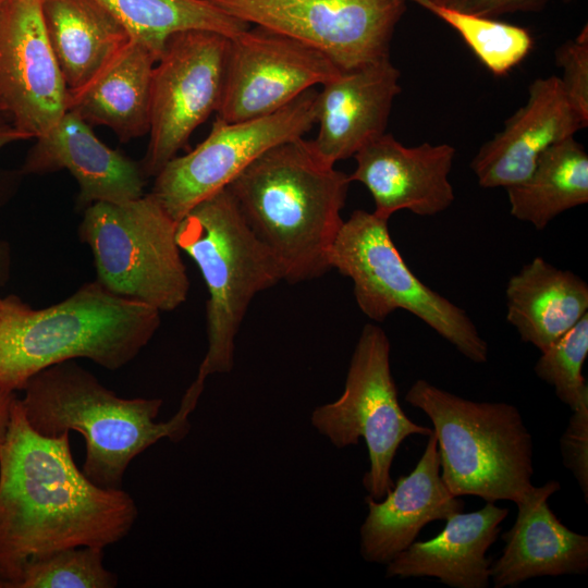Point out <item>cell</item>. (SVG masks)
<instances>
[{"mask_svg": "<svg viewBox=\"0 0 588 588\" xmlns=\"http://www.w3.org/2000/svg\"><path fill=\"white\" fill-rule=\"evenodd\" d=\"M68 111V89L51 49L41 0L0 2V113L28 138Z\"/></svg>", "mask_w": 588, "mask_h": 588, "instance_id": "14", "label": "cell"}, {"mask_svg": "<svg viewBox=\"0 0 588 588\" xmlns=\"http://www.w3.org/2000/svg\"><path fill=\"white\" fill-rule=\"evenodd\" d=\"M317 94L309 89L277 112L256 119L226 122L216 117L209 135L196 148L175 156L160 170L150 193L179 222L265 151L309 132L317 120Z\"/></svg>", "mask_w": 588, "mask_h": 588, "instance_id": "11", "label": "cell"}, {"mask_svg": "<svg viewBox=\"0 0 588 588\" xmlns=\"http://www.w3.org/2000/svg\"><path fill=\"white\" fill-rule=\"evenodd\" d=\"M507 514L494 502L475 512L452 514L437 537L415 540L388 562L387 577H436L453 588L488 587L492 562L486 554Z\"/></svg>", "mask_w": 588, "mask_h": 588, "instance_id": "21", "label": "cell"}, {"mask_svg": "<svg viewBox=\"0 0 588 588\" xmlns=\"http://www.w3.org/2000/svg\"><path fill=\"white\" fill-rule=\"evenodd\" d=\"M555 61L563 71L560 77L569 100L588 124V30L587 26L575 39L567 40L555 51Z\"/></svg>", "mask_w": 588, "mask_h": 588, "instance_id": "30", "label": "cell"}, {"mask_svg": "<svg viewBox=\"0 0 588 588\" xmlns=\"http://www.w3.org/2000/svg\"><path fill=\"white\" fill-rule=\"evenodd\" d=\"M561 452L564 466L572 471L588 502V402L573 411L561 438Z\"/></svg>", "mask_w": 588, "mask_h": 588, "instance_id": "31", "label": "cell"}, {"mask_svg": "<svg viewBox=\"0 0 588 588\" xmlns=\"http://www.w3.org/2000/svg\"><path fill=\"white\" fill-rule=\"evenodd\" d=\"M155 54L131 39L85 89L68 95V110L88 124L111 128L122 142L142 137L150 126V86Z\"/></svg>", "mask_w": 588, "mask_h": 588, "instance_id": "24", "label": "cell"}, {"mask_svg": "<svg viewBox=\"0 0 588 588\" xmlns=\"http://www.w3.org/2000/svg\"><path fill=\"white\" fill-rule=\"evenodd\" d=\"M329 265L353 281L356 303L369 319L383 321L396 309L406 310L469 360H488V343L470 317L412 272L391 238L387 219L353 211L332 244Z\"/></svg>", "mask_w": 588, "mask_h": 588, "instance_id": "8", "label": "cell"}, {"mask_svg": "<svg viewBox=\"0 0 588 588\" xmlns=\"http://www.w3.org/2000/svg\"><path fill=\"white\" fill-rule=\"evenodd\" d=\"M229 42V37L205 29L168 38L151 75L149 142L142 164L146 177L156 176L218 111Z\"/></svg>", "mask_w": 588, "mask_h": 588, "instance_id": "12", "label": "cell"}, {"mask_svg": "<svg viewBox=\"0 0 588 588\" xmlns=\"http://www.w3.org/2000/svg\"><path fill=\"white\" fill-rule=\"evenodd\" d=\"M10 268V252L5 242H0V287L3 286L8 277Z\"/></svg>", "mask_w": 588, "mask_h": 588, "instance_id": "35", "label": "cell"}, {"mask_svg": "<svg viewBox=\"0 0 588 588\" xmlns=\"http://www.w3.org/2000/svg\"><path fill=\"white\" fill-rule=\"evenodd\" d=\"M588 354V314L541 352L536 375L554 388L559 400L572 411L588 402L583 366Z\"/></svg>", "mask_w": 588, "mask_h": 588, "instance_id": "29", "label": "cell"}, {"mask_svg": "<svg viewBox=\"0 0 588 588\" xmlns=\"http://www.w3.org/2000/svg\"><path fill=\"white\" fill-rule=\"evenodd\" d=\"M176 228L177 221L149 193L87 206L78 236L91 249L100 284L161 313L182 305L189 290Z\"/></svg>", "mask_w": 588, "mask_h": 588, "instance_id": "7", "label": "cell"}, {"mask_svg": "<svg viewBox=\"0 0 588 588\" xmlns=\"http://www.w3.org/2000/svg\"><path fill=\"white\" fill-rule=\"evenodd\" d=\"M231 16L303 42L342 72L390 58L407 0H206Z\"/></svg>", "mask_w": 588, "mask_h": 588, "instance_id": "10", "label": "cell"}, {"mask_svg": "<svg viewBox=\"0 0 588 588\" xmlns=\"http://www.w3.org/2000/svg\"><path fill=\"white\" fill-rule=\"evenodd\" d=\"M15 397L16 394L14 391L0 387V445L8 432L12 404Z\"/></svg>", "mask_w": 588, "mask_h": 588, "instance_id": "33", "label": "cell"}, {"mask_svg": "<svg viewBox=\"0 0 588 588\" xmlns=\"http://www.w3.org/2000/svg\"><path fill=\"white\" fill-rule=\"evenodd\" d=\"M65 169L79 186L78 201L125 203L144 195L146 175L139 164L97 138L90 124L68 110L28 151L22 173L44 174Z\"/></svg>", "mask_w": 588, "mask_h": 588, "instance_id": "18", "label": "cell"}, {"mask_svg": "<svg viewBox=\"0 0 588 588\" xmlns=\"http://www.w3.org/2000/svg\"><path fill=\"white\" fill-rule=\"evenodd\" d=\"M506 319L522 341L540 352L588 314V284L569 270L536 257L512 275L505 289Z\"/></svg>", "mask_w": 588, "mask_h": 588, "instance_id": "23", "label": "cell"}, {"mask_svg": "<svg viewBox=\"0 0 588 588\" xmlns=\"http://www.w3.org/2000/svg\"><path fill=\"white\" fill-rule=\"evenodd\" d=\"M341 72L318 50L279 33L249 26L230 38L217 118L237 122L271 114Z\"/></svg>", "mask_w": 588, "mask_h": 588, "instance_id": "13", "label": "cell"}, {"mask_svg": "<svg viewBox=\"0 0 588 588\" xmlns=\"http://www.w3.org/2000/svg\"><path fill=\"white\" fill-rule=\"evenodd\" d=\"M399 70L390 58L341 72L317 94V136L309 140L326 162L354 157L384 134L394 98L401 93Z\"/></svg>", "mask_w": 588, "mask_h": 588, "instance_id": "17", "label": "cell"}, {"mask_svg": "<svg viewBox=\"0 0 588 588\" xmlns=\"http://www.w3.org/2000/svg\"><path fill=\"white\" fill-rule=\"evenodd\" d=\"M160 311L119 296L97 280L68 298L35 309L0 296V387L23 390L39 371L87 358L117 370L132 362L160 327Z\"/></svg>", "mask_w": 588, "mask_h": 588, "instance_id": "4", "label": "cell"}, {"mask_svg": "<svg viewBox=\"0 0 588 588\" xmlns=\"http://www.w3.org/2000/svg\"><path fill=\"white\" fill-rule=\"evenodd\" d=\"M350 175L323 161L303 137L265 151L226 187L289 283L330 270L329 254L343 224Z\"/></svg>", "mask_w": 588, "mask_h": 588, "instance_id": "2", "label": "cell"}, {"mask_svg": "<svg viewBox=\"0 0 588 588\" xmlns=\"http://www.w3.org/2000/svg\"><path fill=\"white\" fill-rule=\"evenodd\" d=\"M365 502L368 514L360 527V553L368 562L384 564L412 544L427 524L464 509L441 478L433 432L412 473L400 477L382 501L367 495Z\"/></svg>", "mask_w": 588, "mask_h": 588, "instance_id": "19", "label": "cell"}, {"mask_svg": "<svg viewBox=\"0 0 588 588\" xmlns=\"http://www.w3.org/2000/svg\"><path fill=\"white\" fill-rule=\"evenodd\" d=\"M432 3L461 12L487 17H497L516 12L541 10L549 0H428ZM568 2L571 0H563Z\"/></svg>", "mask_w": 588, "mask_h": 588, "instance_id": "32", "label": "cell"}, {"mask_svg": "<svg viewBox=\"0 0 588 588\" xmlns=\"http://www.w3.org/2000/svg\"><path fill=\"white\" fill-rule=\"evenodd\" d=\"M103 549L66 548L33 556L22 566L13 588H113L114 573L103 566Z\"/></svg>", "mask_w": 588, "mask_h": 588, "instance_id": "28", "label": "cell"}, {"mask_svg": "<svg viewBox=\"0 0 588 588\" xmlns=\"http://www.w3.org/2000/svg\"><path fill=\"white\" fill-rule=\"evenodd\" d=\"M455 29L480 62L495 76L507 74L530 52V33L492 17L461 12L428 0H411Z\"/></svg>", "mask_w": 588, "mask_h": 588, "instance_id": "27", "label": "cell"}, {"mask_svg": "<svg viewBox=\"0 0 588 588\" xmlns=\"http://www.w3.org/2000/svg\"><path fill=\"white\" fill-rule=\"evenodd\" d=\"M391 345L378 326H364L355 345L344 390L331 403L311 413V424L335 448L366 442L370 467L363 485L368 495L382 500L393 488L391 466L401 443L413 434L433 430L417 425L403 412L390 364Z\"/></svg>", "mask_w": 588, "mask_h": 588, "instance_id": "9", "label": "cell"}, {"mask_svg": "<svg viewBox=\"0 0 588 588\" xmlns=\"http://www.w3.org/2000/svg\"><path fill=\"white\" fill-rule=\"evenodd\" d=\"M455 152L449 144L405 147L384 133L354 155L356 168L350 180L366 186L380 218L389 220L399 210L436 216L455 199L449 181Z\"/></svg>", "mask_w": 588, "mask_h": 588, "instance_id": "15", "label": "cell"}, {"mask_svg": "<svg viewBox=\"0 0 588 588\" xmlns=\"http://www.w3.org/2000/svg\"><path fill=\"white\" fill-rule=\"evenodd\" d=\"M205 380L196 377L179 411L156 422L161 399H124L102 385L74 359L54 364L33 376L20 399L30 427L45 437L79 432L86 444L82 471L95 485L122 488L130 463L163 438L182 440L189 431Z\"/></svg>", "mask_w": 588, "mask_h": 588, "instance_id": "3", "label": "cell"}, {"mask_svg": "<svg viewBox=\"0 0 588 588\" xmlns=\"http://www.w3.org/2000/svg\"><path fill=\"white\" fill-rule=\"evenodd\" d=\"M561 485L550 480L534 487L519 502L514 525L502 538V554L491 563L495 588L515 587L541 576L585 574L588 569V537L567 528L548 504Z\"/></svg>", "mask_w": 588, "mask_h": 588, "instance_id": "20", "label": "cell"}, {"mask_svg": "<svg viewBox=\"0 0 588 588\" xmlns=\"http://www.w3.org/2000/svg\"><path fill=\"white\" fill-rule=\"evenodd\" d=\"M23 139H28V137L9 118L0 113V149L5 145Z\"/></svg>", "mask_w": 588, "mask_h": 588, "instance_id": "34", "label": "cell"}, {"mask_svg": "<svg viewBox=\"0 0 588 588\" xmlns=\"http://www.w3.org/2000/svg\"><path fill=\"white\" fill-rule=\"evenodd\" d=\"M511 215L543 230L588 201V155L574 136L548 148L523 182L505 188Z\"/></svg>", "mask_w": 588, "mask_h": 588, "instance_id": "25", "label": "cell"}, {"mask_svg": "<svg viewBox=\"0 0 588 588\" xmlns=\"http://www.w3.org/2000/svg\"><path fill=\"white\" fill-rule=\"evenodd\" d=\"M0 2H1V0H0Z\"/></svg>", "mask_w": 588, "mask_h": 588, "instance_id": "36", "label": "cell"}, {"mask_svg": "<svg viewBox=\"0 0 588 588\" xmlns=\"http://www.w3.org/2000/svg\"><path fill=\"white\" fill-rule=\"evenodd\" d=\"M405 401L430 418L441 478L453 495L517 503L535 487L532 437L516 406L467 400L424 379Z\"/></svg>", "mask_w": 588, "mask_h": 588, "instance_id": "5", "label": "cell"}, {"mask_svg": "<svg viewBox=\"0 0 588 588\" xmlns=\"http://www.w3.org/2000/svg\"><path fill=\"white\" fill-rule=\"evenodd\" d=\"M176 242L198 266L209 298L208 348L199 377L230 372L235 338L255 295L283 280L272 253L247 225L228 189L215 193L179 222Z\"/></svg>", "mask_w": 588, "mask_h": 588, "instance_id": "6", "label": "cell"}, {"mask_svg": "<svg viewBox=\"0 0 588 588\" xmlns=\"http://www.w3.org/2000/svg\"><path fill=\"white\" fill-rule=\"evenodd\" d=\"M126 29L131 39L159 59L168 38L205 29L233 38L250 25L206 0H96Z\"/></svg>", "mask_w": 588, "mask_h": 588, "instance_id": "26", "label": "cell"}, {"mask_svg": "<svg viewBox=\"0 0 588 588\" xmlns=\"http://www.w3.org/2000/svg\"><path fill=\"white\" fill-rule=\"evenodd\" d=\"M69 434L38 433L14 399L0 445V588H13L33 556L105 549L136 522L137 506L126 491L99 487L77 468Z\"/></svg>", "mask_w": 588, "mask_h": 588, "instance_id": "1", "label": "cell"}, {"mask_svg": "<svg viewBox=\"0 0 588 588\" xmlns=\"http://www.w3.org/2000/svg\"><path fill=\"white\" fill-rule=\"evenodd\" d=\"M41 13L68 95L90 85L131 41L96 0H41Z\"/></svg>", "mask_w": 588, "mask_h": 588, "instance_id": "22", "label": "cell"}, {"mask_svg": "<svg viewBox=\"0 0 588 588\" xmlns=\"http://www.w3.org/2000/svg\"><path fill=\"white\" fill-rule=\"evenodd\" d=\"M587 125L560 77L537 78L529 85L526 103L480 147L470 168L481 187H511L529 176L548 148Z\"/></svg>", "mask_w": 588, "mask_h": 588, "instance_id": "16", "label": "cell"}]
</instances>
